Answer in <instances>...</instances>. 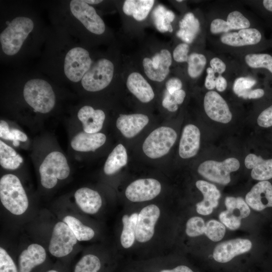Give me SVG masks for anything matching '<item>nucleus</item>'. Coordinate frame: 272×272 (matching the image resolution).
I'll list each match as a JSON object with an SVG mask.
<instances>
[{
  "instance_id": "6ab92c4d",
  "label": "nucleus",
  "mask_w": 272,
  "mask_h": 272,
  "mask_svg": "<svg viewBox=\"0 0 272 272\" xmlns=\"http://www.w3.org/2000/svg\"><path fill=\"white\" fill-rule=\"evenodd\" d=\"M195 185L203 196L202 200L196 205V212L202 215L211 214L218 205L220 191L215 185L204 180L197 181Z\"/></svg>"
},
{
  "instance_id": "6e6d98bb",
  "label": "nucleus",
  "mask_w": 272,
  "mask_h": 272,
  "mask_svg": "<svg viewBox=\"0 0 272 272\" xmlns=\"http://www.w3.org/2000/svg\"><path fill=\"white\" fill-rule=\"evenodd\" d=\"M176 103L179 105L183 103L186 96L185 92L183 90L175 91L171 94Z\"/></svg>"
},
{
  "instance_id": "cd10ccee",
  "label": "nucleus",
  "mask_w": 272,
  "mask_h": 272,
  "mask_svg": "<svg viewBox=\"0 0 272 272\" xmlns=\"http://www.w3.org/2000/svg\"><path fill=\"white\" fill-rule=\"evenodd\" d=\"M155 3L154 0H126L125 1L122 10L128 16H132L138 21L146 18Z\"/></svg>"
},
{
  "instance_id": "c756f323",
  "label": "nucleus",
  "mask_w": 272,
  "mask_h": 272,
  "mask_svg": "<svg viewBox=\"0 0 272 272\" xmlns=\"http://www.w3.org/2000/svg\"><path fill=\"white\" fill-rule=\"evenodd\" d=\"M199 22L191 13L185 15L179 22L180 29L176 35L186 43H191L199 30Z\"/></svg>"
},
{
  "instance_id": "ddd939ff",
  "label": "nucleus",
  "mask_w": 272,
  "mask_h": 272,
  "mask_svg": "<svg viewBox=\"0 0 272 272\" xmlns=\"http://www.w3.org/2000/svg\"><path fill=\"white\" fill-rule=\"evenodd\" d=\"M160 215V209L155 205L147 206L141 211L138 215L135 233V238L139 242H146L152 238Z\"/></svg>"
},
{
  "instance_id": "393cba45",
  "label": "nucleus",
  "mask_w": 272,
  "mask_h": 272,
  "mask_svg": "<svg viewBox=\"0 0 272 272\" xmlns=\"http://www.w3.org/2000/svg\"><path fill=\"white\" fill-rule=\"evenodd\" d=\"M244 163L247 168L252 169L251 176L253 179L260 181L272 179V159L265 160L251 153L246 157Z\"/></svg>"
},
{
  "instance_id": "603ef678",
  "label": "nucleus",
  "mask_w": 272,
  "mask_h": 272,
  "mask_svg": "<svg viewBox=\"0 0 272 272\" xmlns=\"http://www.w3.org/2000/svg\"><path fill=\"white\" fill-rule=\"evenodd\" d=\"M10 129L8 123L4 120L0 121V137L3 139L9 140Z\"/></svg>"
},
{
  "instance_id": "09e8293b",
  "label": "nucleus",
  "mask_w": 272,
  "mask_h": 272,
  "mask_svg": "<svg viewBox=\"0 0 272 272\" xmlns=\"http://www.w3.org/2000/svg\"><path fill=\"white\" fill-rule=\"evenodd\" d=\"M207 73L205 86L207 89L213 90L216 87L217 78L215 73L211 67L207 68Z\"/></svg>"
},
{
  "instance_id": "39448f33",
  "label": "nucleus",
  "mask_w": 272,
  "mask_h": 272,
  "mask_svg": "<svg viewBox=\"0 0 272 272\" xmlns=\"http://www.w3.org/2000/svg\"><path fill=\"white\" fill-rule=\"evenodd\" d=\"M177 133L171 127H159L146 138L143 144L145 154L150 158L158 159L166 155L177 139Z\"/></svg>"
},
{
  "instance_id": "20e7f679",
  "label": "nucleus",
  "mask_w": 272,
  "mask_h": 272,
  "mask_svg": "<svg viewBox=\"0 0 272 272\" xmlns=\"http://www.w3.org/2000/svg\"><path fill=\"white\" fill-rule=\"evenodd\" d=\"M39 171L42 185L50 189L56 185L58 179L62 180L68 177L70 168L65 156L60 152L54 151L46 156Z\"/></svg>"
},
{
  "instance_id": "bb28decb",
  "label": "nucleus",
  "mask_w": 272,
  "mask_h": 272,
  "mask_svg": "<svg viewBox=\"0 0 272 272\" xmlns=\"http://www.w3.org/2000/svg\"><path fill=\"white\" fill-rule=\"evenodd\" d=\"M74 196L78 207L87 214L96 213L102 206V199L99 193L88 187L78 189Z\"/></svg>"
},
{
  "instance_id": "412c9836",
  "label": "nucleus",
  "mask_w": 272,
  "mask_h": 272,
  "mask_svg": "<svg viewBox=\"0 0 272 272\" xmlns=\"http://www.w3.org/2000/svg\"><path fill=\"white\" fill-rule=\"evenodd\" d=\"M249 21L240 12L234 11L230 13L227 21L217 18L213 20L210 25V31L213 34L228 33L231 30H241L249 28Z\"/></svg>"
},
{
  "instance_id": "f257e3e1",
  "label": "nucleus",
  "mask_w": 272,
  "mask_h": 272,
  "mask_svg": "<svg viewBox=\"0 0 272 272\" xmlns=\"http://www.w3.org/2000/svg\"><path fill=\"white\" fill-rule=\"evenodd\" d=\"M0 198L4 207L14 215L23 214L28 207V197L21 181L12 174L1 178Z\"/></svg>"
},
{
  "instance_id": "37998d69",
  "label": "nucleus",
  "mask_w": 272,
  "mask_h": 272,
  "mask_svg": "<svg viewBox=\"0 0 272 272\" xmlns=\"http://www.w3.org/2000/svg\"><path fill=\"white\" fill-rule=\"evenodd\" d=\"M221 222L231 230L238 229L241 219L229 213L227 210L220 213L219 216Z\"/></svg>"
},
{
  "instance_id": "5fc2aeb1",
  "label": "nucleus",
  "mask_w": 272,
  "mask_h": 272,
  "mask_svg": "<svg viewBox=\"0 0 272 272\" xmlns=\"http://www.w3.org/2000/svg\"><path fill=\"white\" fill-rule=\"evenodd\" d=\"M264 94V91L261 89H256L249 91L246 96V98L258 99L262 97Z\"/></svg>"
},
{
  "instance_id": "a211bd4d",
  "label": "nucleus",
  "mask_w": 272,
  "mask_h": 272,
  "mask_svg": "<svg viewBox=\"0 0 272 272\" xmlns=\"http://www.w3.org/2000/svg\"><path fill=\"white\" fill-rule=\"evenodd\" d=\"M44 248L39 244H31L24 250L18 257L19 272H32L46 260Z\"/></svg>"
},
{
  "instance_id": "a19ab883",
  "label": "nucleus",
  "mask_w": 272,
  "mask_h": 272,
  "mask_svg": "<svg viewBox=\"0 0 272 272\" xmlns=\"http://www.w3.org/2000/svg\"><path fill=\"white\" fill-rule=\"evenodd\" d=\"M0 272H19L12 257L2 247L0 248Z\"/></svg>"
},
{
  "instance_id": "f704fd0d",
  "label": "nucleus",
  "mask_w": 272,
  "mask_h": 272,
  "mask_svg": "<svg viewBox=\"0 0 272 272\" xmlns=\"http://www.w3.org/2000/svg\"><path fill=\"white\" fill-rule=\"evenodd\" d=\"M225 204L229 213L240 219L247 218L250 213L248 205L241 197L227 196Z\"/></svg>"
},
{
  "instance_id": "473e14b6",
  "label": "nucleus",
  "mask_w": 272,
  "mask_h": 272,
  "mask_svg": "<svg viewBox=\"0 0 272 272\" xmlns=\"http://www.w3.org/2000/svg\"><path fill=\"white\" fill-rule=\"evenodd\" d=\"M153 19L157 29L161 32H172L173 28L171 24L175 18L173 12L167 10L161 5L158 6L153 12Z\"/></svg>"
},
{
  "instance_id": "13d9d810",
  "label": "nucleus",
  "mask_w": 272,
  "mask_h": 272,
  "mask_svg": "<svg viewBox=\"0 0 272 272\" xmlns=\"http://www.w3.org/2000/svg\"><path fill=\"white\" fill-rule=\"evenodd\" d=\"M262 3L267 10L272 12V0H264Z\"/></svg>"
},
{
  "instance_id": "a18cd8bd",
  "label": "nucleus",
  "mask_w": 272,
  "mask_h": 272,
  "mask_svg": "<svg viewBox=\"0 0 272 272\" xmlns=\"http://www.w3.org/2000/svg\"><path fill=\"white\" fill-rule=\"evenodd\" d=\"M257 122L262 127H269L272 126V105L262 111L259 115Z\"/></svg>"
},
{
  "instance_id": "7ed1b4c3",
  "label": "nucleus",
  "mask_w": 272,
  "mask_h": 272,
  "mask_svg": "<svg viewBox=\"0 0 272 272\" xmlns=\"http://www.w3.org/2000/svg\"><path fill=\"white\" fill-rule=\"evenodd\" d=\"M34 28L33 21L25 17H18L10 22L0 34L3 52L7 55L16 54Z\"/></svg>"
},
{
  "instance_id": "72a5a7b5",
  "label": "nucleus",
  "mask_w": 272,
  "mask_h": 272,
  "mask_svg": "<svg viewBox=\"0 0 272 272\" xmlns=\"http://www.w3.org/2000/svg\"><path fill=\"white\" fill-rule=\"evenodd\" d=\"M63 222L70 227L79 241L89 240L94 236L95 232L92 228L84 225L74 217L65 216Z\"/></svg>"
},
{
  "instance_id": "c03bdc74",
  "label": "nucleus",
  "mask_w": 272,
  "mask_h": 272,
  "mask_svg": "<svg viewBox=\"0 0 272 272\" xmlns=\"http://www.w3.org/2000/svg\"><path fill=\"white\" fill-rule=\"evenodd\" d=\"M189 49V46L186 43H181L177 45L173 52L174 60L177 62H187Z\"/></svg>"
},
{
  "instance_id": "2eb2a0df",
  "label": "nucleus",
  "mask_w": 272,
  "mask_h": 272,
  "mask_svg": "<svg viewBox=\"0 0 272 272\" xmlns=\"http://www.w3.org/2000/svg\"><path fill=\"white\" fill-rule=\"evenodd\" d=\"M252 244L246 239L237 238L226 241L218 244L214 248L213 258L220 263H226L236 256L249 251Z\"/></svg>"
},
{
  "instance_id": "de8ad7c7",
  "label": "nucleus",
  "mask_w": 272,
  "mask_h": 272,
  "mask_svg": "<svg viewBox=\"0 0 272 272\" xmlns=\"http://www.w3.org/2000/svg\"><path fill=\"white\" fill-rule=\"evenodd\" d=\"M165 86L167 91L172 94L175 91L181 89L182 83L179 79L173 77L168 80Z\"/></svg>"
},
{
  "instance_id": "49530a36",
  "label": "nucleus",
  "mask_w": 272,
  "mask_h": 272,
  "mask_svg": "<svg viewBox=\"0 0 272 272\" xmlns=\"http://www.w3.org/2000/svg\"><path fill=\"white\" fill-rule=\"evenodd\" d=\"M163 106L170 112H175L178 108V104L175 102L172 95L167 91L162 100Z\"/></svg>"
},
{
  "instance_id": "c9c22d12",
  "label": "nucleus",
  "mask_w": 272,
  "mask_h": 272,
  "mask_svg": "<svg viewBox=\"0 0 272 272\" xmlns=\"http://www.w3.org/2000/svg\"><path fill=\"white\" fill-rule=\"evenodd\" d=\"M102 264L98 257L88 254L83 256L75 266L74 272H99Z\"/></svg>"
},
{
  "instance_id": "aec40b11",
  "label": "nucleus",
  "mask_w": 272,
  "mask_h": 272,
  "mask_svg": "<svg viewBox=\"0 0 272 272\" xmlns=\"http://www.w3.org/2000/svg\"><path fill=\"white\" fill-rule=\"evenodd\" d=\"M149 121V117L144 114H121L117 119L116 125L124 137L132 138L148 124Z\"/></svg>"
},
{
  "instance_id": "e2e57ef3",
  "label": "nucleus",
  "mask_w": 272,
  "mask_h": 272,
  "mask_svg": "<svg viewBox=\"0 0 272 272\" xmlns=\"http://www.w3.org/2000/svg\"><path fill=\"white\" fill-rule=\"evenodd\" d=\"M182 1H182V0H177V1H176V2H182Z\"/></svg>"
},
{
  "instance_id": "79ce46f5",
  "label": "nucleus",
  "mask_w": 272,
  "mask_h": 272,
  "mask_svg": "<svg viewBox=\"0 0 272 272\" xmlns=\"http://www.w3.org/2000/svg\"><path fill=\"white\" fill-rule=\"evenodd\" d=\"M255 83L254 80L244 78H240L236 80L233 86L234 92L239 96L246 98V95Z\"/></svg>"
},
{
  "instance_id": "423d86ee",
  "label": "nucleus",
  "mask_w": 272,
  "mask_h": 272,
  "mask_svg": "<svg viewBox=\"0 0 272 272\" xmlns=\"http://www.w3.org/2000/svg\"><path fill=\"white\" fill-rule=\"evenodd\" d=\"M114 66L112 61L101 58L94 63L81 80L85 90L97 92L107 87L114 75Z\"/></svg>"
},
{
  "instance_id": "864d4df0",
  "label": "nucleus",
  "mask_w": 272,
  "mask_h": 272,
  "mask_svg": "<svg viewBox=\"0 0 272 272\" xmlns=\"http://www.w3.org/2000/svg\"><path fill=\"white\" fill-rule=\"evenodd\" d=\"M227 86V82L225 78L221 75H219L217 78L216 88L219 92H223L225 91Z\"/></svg>"
},
{
  "instance_id": "e433bc0d",
  "label": "nucleus",
  "mask_w": 272,
  "mask_h": 272,
  "mask_svg": "<svg viewBox=\"0 0 272 272\" xmlns=\"http://www.w3.org/2000/svg\"><path fill=\"white\" fill-rule=\"evenodd\" d=\"M187 73L189 77L195 79L202 73L207 63L206 57L201 53H192L187 59Z\"/></svg>"
},
{
  "instance_id": "f3484780",
  "label": "nucleus",
  "mask_w": 272,
  "mask_h": 272,
  "mask_svg": "<svg viewBox=\"0 0 272 272\" xmlns=\"http://www.w3.org/2000/svg\"><path fill=\"white\" fill-rule=\"evenodd\" d=\"M200 132L194 124H188L183 129L179 145V155L183 159L195 156L199 150Z\"/></svg>"
},
{
  "instance_id": "58836bf2",
  "label": "nucleus",
  "mask_w": 272,
  "mask_h": 272,
  "mask_svg": "<svg viewBox=\"0 0 272 272\" xmlns=\"http://www.w3.org/2000/svg\"><path fill=\"white\" fill-rule=\"evenodd\" d=\"M225 232V225L217 220H211L206 223L204 234L213 241L217 242L221 240Z\"/></svg>"
},
{
  "instance_id": "8fccbe9b",
  "label": "nucleus",
  "mask_w": 272,
  "mask_h": 272,
  "mask_svg": "<svg viewBox=\"0 0 272 272\" xmlns=\"http://www.w3.org/2000/svg\"><path fill=\"white\" fill-rule=\"evenodd\" d=\"M210 63L211 67L215 73L221 75L226 70V66L225 63L218 57L212 58Z\"/></svg>"
},
{
  "instance_id": "6e6552de",
  "label": "nucleus",
  "mask_w": 272,
  "mask_h": 272,
  "mask_svg": "<svg viewBox=\"0 0 272 272\" xmlns=\"http://www.w3.org/2000/svg\"><path fill=\"white\" fill-rule=\"evenodd\" d=\"M92 65V59L88 50L81 47L70 49L66 53L64 62L66 77L73 82L82 80Z\"/></svg>"
},
{
  "instance_id": "dca6fc26",
  "label": "nucleus",
  "mask_w": 272,
  "mask_h": 272,
  "mask_svg": "<svg viewBox=\"0 0 272 272\" xmlns=\"http://www.w3.org/2000/svg\"><path fill=\"white\" fill-rule=\"evenodd\" d=\"M245 201L253 210L261 212L272 209V184L260 181L255 184L245 196Z\"/></svg>"
},
{
  "instance_id": "4c0bfd02",
  "label": "nucleus",
  "mask_w": 272,
  "mask_h": 272,
  "mask_svg": "<svg viewBox=\"0 0 272 272\" xmlns=\"http://www.w3.org/2000/svg\"><path fill=\"white\" fill-rule=\"evenodd\" d=\"M246 64L252 68H265L272 73V56L268 54H248L245 56Z\"/></svg>"
},
{
  "instance_id": "1a4fd4ad",
  "label": "nucleus",
  "mask_w": 272,
  "mask_h": 272,
  "mask_svg": "<svg viewBox=\"0 0 272 272\" xmlns=\"http://www.w3.org/2000/svg\"><path fill=\"white\" fill-rule=\"evenodd\" d=\"M77 239L63 222L57 223L53 228L49 245V251L56 257H63L73 250Z\"/></svg>"
},
{
  "instance_id": "052dcab7",
  "label": "nucleus",
  "mask_w": 272,
  "mask_h": 272,
  "mask_svg": "<svg viewBox=\"0 0 272 272\" xmlns=\"http://www.w3.org/2000/svg\"><path fill=\"white\" fill-rule=\"evenodd\" d=\"M13 145L15 147H18L20 145L19 142L18 141H13Z\"/></svg>"
},
{
  "instance_id": "7c9ffc66",
  "label": "nucleus",
  "mask_w": 272,
  "mask_h": 272,
  "mask_svg": "<svg viewBox=\"0 0 272 272\" xmlns=\"http://www.w3.org/2000/svg\"><path fill=\"white\" fill-rule=\"evenodd\" d=\"M138 215L139 214L134 213L130 216L125 215L122 217L123 229L120 242L124 248H129L134 243Z\"/></svg>"
},
{
  "instance_id": "a878e982",
  "label": "nucleus",
  "mask_w": 272,
  "mask_h": 272,
  "mask_svg": "<svg viewBox=\"0 0 272 272\" xmlns=\"http://www.w3.org/2000/svg\"><path fill=\"white\" fill-rule=\"evenodd\" d=\"M106 135L100 132L90 133L85 131L77 133L72 139V148L79 152L95 151L105 143Z\"/></svg>"
},
{
  "instance_id": "4be33fe9",
  "label": "nucleus",
  "mask_w": 272,
  "mask_h": 272,
  "mask_svg": "<svg viewBox=\"0 0 272 272\" xmlns=\"http://www.w3.org/2000/svg\"><path fill=\"white\" fill-rule=\"evenodd\" d=\"M126 84L129 92L143 103H148L155 97L151 86L139 73H130L127 78Z\"/></svg>"
},
{
  "instance_id": "0eeeda50",
  "label": "nucleus",
  "mask_w": 272,
  "mask_h": 272,
  "mask_svg": "<svg viewBox=\"0 0 272 272\" xmlns=\"http://www.w3.org/2000/svg\"><path fill=\"white\" fill-rule=\"evenodd\" d=\"M239 167V160L232 157L222 162L205 161L199 165L197 171L201 176L210 181L226 185L231 181L230 173L237 171Z\"/></svg>"
},
{
  "instance_id": "c85d7f7f",
  "label": "nucleus",
  "mask_w": 272,
  "mask_h": 272,
  "mask_svg": "<svg viewBox=\"0 0 272 272\" xmlns=\"http://www.w3.org/2000/svg\"><path fill=\"white\" fill-rule=\"evenodd\" d=\"M127 162V154L123 145H117L109 155L104 166V172L106 175H112L117 172Z\"/></svg>"
},
{
  "instance_id": "b1692460",
  "label": "nucleus",
  "mask_w": 272,
  "mask_h": 272,
  "mask_svg": "<svg viewBox=\"0 0 272 272\" xmlns=\"http://www.w3.org/2000/svg\"><path fill=\"white\" fill-rule=\"evenodd\" d=\"M260 32L255 28L241 29L237 32L226 33L220 38L221 42L232 46L254 45L261 40Z\"/></svg>"
},
{
  "instance_id": "f8f14e48",
  "label": "nucleus",
  "mask_w": 272,
  "mask_h": 272,
  "mask_svg": "<svg viewBox=\"0 0 272 272\" xmlns=\"http://www.w3.org/2000/svg\"><path fill=\"white\" fill-rule=\"evenodd\" d=\"M161 185L156 179L145 178L136 180L131 183L125 190V196L133 202L151 200L161 192Z\"/></svg>"
},
{
  "instance_id": "680f3d73",
  "label": "nucleus",
  "mask_w": 272,
  "mask_h": 272,
  "mask_svg": "<svg viewBox=\"0 0 272 272\" xmlns=\"http://www.w3.org/2000/svg\"><path fill=\"white\" fill-rule=\"evenodd\" d=\"M46 272H59V271L55 269H50V270H47Z\"/></svg>"
},
{
  "instance_id": "5701e85b",
  "label": "nucleus",
  "mask_w": 272,
  "mask_h": 272,
  "mask_svg": "<svg viewBox=\"0 0 272 272\" xmlns=\"http://www.w3.org/2000/svg\"><path fill=\"white\" fill-rule=\"evenodd\" d=\"M78 117L82 123L84 131L94 133L98 132L102 129L105 114L101 109H94L92 107L86 105L79 110Z\"/></svg>"
},
{
  "instance_id": "9b49d317",
  "label": "nucleus",
  "mask_w": 272,
  "mask_h": 272,
  "mask_svg": "<svg viewBox=\"0 0 272 272\" xmlns=\"http://www.w3.org/2000/svg\"><path fill=\"white\" fill-rule=\"evenodd\" d=\"M170 52L162 49L152 58L145 57L143 60V66L147 77L150 80L157 82L163 81L169 73L172 64Z\"/></svg>"
},
{
  "instance_id": "4468645a",
  "label": "nucleus",
  "mask_w": 272,
  "mask_h": 272,
  "mask_svg": "<svg viewBox=\"0 0 272 272\" xmlns=\"http://www.w3.org/2000/svg\"><path fill=\"white\" fill-rule=\"evenodd\" d=\"M203 106L207 115L216 122L227 123L232 118V113L227 102L216 91H209L205 94Z\"/></svg>"
},
{
  "instance_id": "ea45409f",
  "label": "nucleus",
  "mask_w": 272,
  "mask_h": 272,
  "mask_svg": "<svg viewBox=\"0 0 272 272\" xmlns=\"http://www.w3.org/2000/svg\"><path fill=\"white\" fill-rule=\"evenodd\" d=\"M206 224L199 217L190 218L186 225V233L189 237H196L205 233Z\"/></svg>"
},
{
  "instance_id": "4d7b16f0",
  "label": "nucleus",
  "mask_w": 272,
  "mask_h": 272,
  "mask_svg": "<svg viewBox=\"0 0 272 272\" xmlns=\"http://www.w3.org/2000/svg\"><path fill=\"white\" fill-rule=\"evenodd\" d=\"M159 272H193L189 267L181 265L176 266L172 269H164Z\"/></svg>"
},
{
  "instance_id": "9d476101",
  "label": "nucleus",
  "mask_w": 272,
  "mask_h": 272,
  "mask_svg": "<svg viewBox=\"0 0 272 272\" xmlns=\"http://www.w3.org/2000/svg\"><path fill=\"white\" fill-rule=\"evenodd\" d=\"M70 8L73 16L79 20L90 32L97 35L103 34L105 30L103 20L95 9L81 0H72Z\"/></svg>"
},
{
  "instance_id": "3c124183",
  "label": "nucleus",
  "mask_w": 272,
  "mask_h": 272,
  "mask_svg": "<svg viewBox=\"0 0 272 272\" xmlns=\"http://www.w3.org/2000/svg\"><path fill=\"white\" fill-rule=\"evenodd\" d=\"M11 140L26 142L27 140V137L22 131L16 128L10 129Z\"/></svg>"
},
{
  "instance_id": "2f4dec72",
  "label": "nucleus",
  "mask_w": 272,
  "mask_h": 272,
  "mask_svg": "<svg viewBox=\"0 0 272 272\" xmlns=\"http://www.w3.org/2000/svg\"><path fill=\"white\" fill-rule=\"evenodd\" d=\"M23 162L22 157L16 151L0 141V164L3 168L15 170Z\"/></svg>"
},
{
  "instance_id": "f03ea898",
  "label": "nucleus",
  "mask_w": 272,
  "mask_h": 272,
  "mask_svg": "<svg viewBox=\"0 0 272 272\" xmlns=\"http://www.w3.org/2000/svg\"><path fill=\"white\" fill-rule=\"evenodd\" d=\"M26 102L35 111L47 113L54 107L55 97L51 86L41 79H33L27 81L23 89Z\"/></svg>"
},
{
  "instance_id": "bf43d9fd",
  "label": "nucleus",
  "mask_w": 272,
  "mask_h": 272,
  "mask_svg": "<svg viewBox=\"0 0 272 272\" xmlns=\"http://www.w3.org/2000/svg\"><path fill=\"white\" fill-rule=\"evenodd\" d=\"M85 3H86L87 4L90 5H96V4H99L101 2H102V1H100V0H88V1H84Z\"/></svg>"
}]
</instances>
